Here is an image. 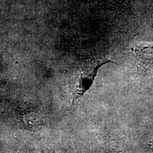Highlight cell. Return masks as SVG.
<instances>
[{
  "label": "cell",
  "mask_w": 153,
  "mask_h": 153,
  "mask_svg": "<svg viewBox=\"0 0 153 153\" xmlns=\"http://www.w3.org/2000/svg\"><path fill=\"white\" fill-rule=\"evenodd\" d=\"M112 61L105 58L88 60L79 66L75 81L73 104L82 98L91 86L99 69L105 64Z\"/></svg>",
  "instance_id": "1"
},
{
  "label": "cell",
  "mask_w": 153,
  "mask_h": 153,
  "mask_svg": "<svg viewBox=\"0 0 153 153\" xmlns=\"http://www.w3.org/2000/svg\"><path fill=\"white\" fill-rule=\"evenodd\" d=\"M133 52L139 65L148 69L153 68V44L137 45Z\"/></svg>",
  "instance_id": "2"
}]
</instances>
